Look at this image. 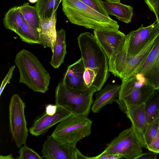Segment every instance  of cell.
Instances as JSON below:
<instances>
[{"mask_svg":"<svg viewBox=\"0 0 159 159\" xmlns=\"http://www.w3.org/2000/svg\"><path fill=\"white\" fill-rule=\"evenodd\" d=\"M147 148L150 151L159 153V130L155 136L148 145Z\"/></svg>","mask_w":159,"mask_h":159,"instance_id":"cell-29","label":"cell"},{"mask_svg":"<svg viewBox=\"0 0 159 159\" xmlns=\"http://www.w3.org/2000/svg\"><path fill=\"white\" fill-rule=\"evenodd\" d=\"M56 12H54L50 18L40 19V44L42 45L44 48H50L52 52L57 36Z\"/></svg>","mask_w":159,"mask_h":159,"instance_id":"cell-17","label":"cell"},{"mask_svg":"<svg viewBox=\"0 0 159 159\" xmlns=\"http://www.w3.org/2000/svg\"><path fill=\"white\" fill-rule=\"evenodd\" d=\"M15 62L19 71V83L35 92L45 93L48 90L50 75L32 53L22 50L16 54Z\"/></svg>","mask_w":159,"mask_h":159,"instance_id":"cell-3","label":"cell"},{"mask_svg":"<svg viewBox=\"0 0 159 159\" xmlns=\"http://www.w3.org/2000/svg\"><path fill=\"white\" fill-rule=\"evenodd\" d=\"M157 153L152 151L148 152L142 153L136 159H156Z\"/></svg>","mask_w":159,"mask_h":159,"instance_id":"cell-32","label":"cell"},{"mask_svg":"<svg viewBox=\"0 0 159 159\" xmlns=\"http://www.w3.org/2000/svg\"><path fill=\"white\" fill-rule=\"evenodd\" d=\"M77 40L84 68V84L88 88L98 92L109 77V59L91 33L80 34Z\"/></svg>","mask_w":159,"mask_h":159,"instance_id":"cell-1","label":"cell"},{"mask_svg":"<svg viewBox=\"0 0 159 159\" xmlns=\"http://www.w3.org/2000/svg\"><path fill=\"white\" fill-rule=\"evenodd\" d=\"M122 158V157L120 155L103 152L97 156L89 157V159H119Z\"/></svg>","mask_w":159,"mask_h":159,"instance_id":"cell-31","label":"cell"},{"mask_svg":"<svg viewBox=\"0 0 159 159\" xmlns=\"http://www.w3.org/2000/svg\"><path fill=\"white\" fill-rule=\"evenodd\" d=\"M94 35L108 59L119 52L124 46L126 36L123 33L116 31L94 30Z\"/></svg>","mask_w":159,"mask_h":159,"instance_id":"cell-13","label":"cell"},{"mask_svg":"<svg viewBox=\"0 0 159 159\" xmlns=\"http://www.w3.org/2000/svg\"><path fill=\"white\" fill-rule=\"evenodd\" d=\"M145 103L127 106L120 110L125 114L131 123V127L142 148H147L144 134L148 125L145 109Z\"/></svg>","mask_w":159,"mask_h":159,"instance_id":"cell-14","label":"cell"},{"mask_svg":"<svg viewBox=\"0 0 159 159\" xmlns=\"http://www.w3.org/2000/svg\"><path fill=\"white\" fill-rule=\"evenodd\" d=\"M0 159H13V155L12 154L6 156H0Z\"/></svg>","mask_w":159,"mask_h":159,"instance_id":"cell-36","label":"cell"},{"mask_svg":"<svg viewBox=\"0 0 159 159\" xmlns=\"http://www.w3.org/2000/svg\"><path fill=\"white\" fill-rule=\"evenodd\" d=\"M110 2H120V0H104Z\"/></svg>","mask_w":159,"mask_h":159,"instance_id":"cell-37","label":"cell"},{"mask_svg":"<svg viewBox=\"0 0 159 159\" xmlns=\"http://www.w3.org/2000/svg\"><path fill=\"white\" fill-rule=\"evenodd\" d=\"M122 82L119 98L115 101L120 110L127 106L145 103L155 90L140 75Z\"/></svg>","mask_w":159,"mask_h":159,"instance_id":"cell-6","label":"cell"},{"mask_svg":"<svg viewBox=\"0 0 159 159\" xmlns=\"http://www.w3.org/2000/svg\"><path fill=\"white\" fill-rule=\"evenodd\" d=\"M103 7L109 15L115 16L119 20L128 24L131 21L133 15V7L120 2L102 1Z\"/></svg>","mask_w":159,"mask_h":159,"instance_id":"cell-19","label":"cell"},{"mask_svg":"<svg viewBox=\"0 0 159 159\" xmlns=\"http://www.w3.org/2000/svg\"><path fill=\"white\" fill-rule=\"evenodd\" d=\"M154 13L156 17V21L159 24V5L156 9Z\"/></svg>","mask_w":159,"mask_h":159,"instance_id":"cell-35","label":"cell"},{"mask_svg":"<svg viewBox=\"0 0 159 159\" xmlns=\"http://www.w3.org/2000/svg\"><path fill=\"white\" fill-rule=\"evenodd\" d=\"M57 108V106L56 104H49L46 106L45 112L48 115H52L56 112Z\"/></svg>","mask_w":159,"mask_h":159,"instance_id":"cell-34","label":"cell"},{"mask_svg":"<svg viewBox=\"0 0 159 159\" xmlns=\"http://www.w3.org/2000/svg\"><path fill=\"white\" fill-rule=\"evenodd\" d=\"M25 107V104L19 95L14 94L9 106V131L18 148L25 143L28 135Z\"/></svg>","mask_w":159,"mask_h":159,"instance_id":"cell-8","label":"cell"},{"mask_svg":"<svg viewBox=\"0 0 159 159\" xmlns=\"http://www.w3.org/2000/svg\"><path fill=\"white\" fill-rule=\"evenodd\" d=\"M62 10L71 23L96 30H119L117 22L80 0H62Z\"/></svg>","mask_w":159,"mask_h":159,"instance_id":"cell-2","label":"cell"},{"mask_svg":"<svg viewBox=\"0 0 159 159\" xmlns=\"http://www.w3.org/2000/svg\"><path fill=\"white\" fill-rule=\"evenodd\" d=\"M95 92L90 89L71 88L67 86L62 79L59 81L55 90L56 104L66 108L72 115L88 117Z\"/></svg>","mask_w":159,"mask_h":159,"instance_id":"cell-4","label":"cell"},{"mask_svg":"<svg viewBox=\"0 0 159 159\" xmlns=\"http://www.w3.org/2000/svg\"><path fill=\"white\" fill-rule=\"evenodd\" d=\"M102 14L109 16L105 9L102 0H80Z\"/></svg>","mask_w":159,"mask_h":159,"instance_id":"cell-28","label":"cell"},{"mask_svg":"<svg viewBox=\"0 0 159 159\" xmlns=\"http://www.w3.org/2000/svg\"><path fill=\"white\" fill-rule=\"evenodd\" d=\"M158 35L152 40L137 55L129 57L127 54L128 45L126 42L122 49L109 60V71L122 81L132 76L143 63L155 45Z\"/></svg>","mask_w":159,"mask_h":159,"instance_id":"cell-5","label":"cell"},{"mask_svg":"<svg viewBox=\"0 0 159 159\" xmlns=\"http://www.w3.org/2000/svg\"><path fill=\"white\" fill-rule=\"evenodd\" d=\"M159 130V115L148 124L144 134V139L147 146Z\"/></svg>","mask_w":159,"mask_h":159,"instance_id":"cell-26","label":"cell"},{"mask_svg":"<svg viewBox=\"0 0 159 159\" xmlns=\"http://www.w3.org/2000/svg\"><path fill=\"white\" fill-rule=\"evenodd\" d=\"M19 156L16 158L17 159H43L37 152L28 147L25 143L20 147L18 152Z\"/></svg>","mask_w":159,"mask_h":159,"instance_id":"cell-27","label":"cell"},{"mask_svg":"<svg viewBox=\"0 0 159 159\" xmlns=\"http://www.w3.org/2000/svg\"><path fill=\"white\" fill-rule=\"evenodd\" d=\"M142 148L131 126L120 132L102 152L119 155L122 158L136 159L143 153Z\"/></svg>","mask_w":159,"mask_h":159,"instance_id":"cell-9","label":"cell"},{"mask_svg":"<svg viewBox=\"0 0 159 159\" xmlns=\"http://www.w3.org/2000/svg\"><path fill=\"white\" fill-rule=\"evenodd\" d=\"M84 68L80 58L67 67L62 79L65 84L73 89H89L84 83L83 78Z\"/></svg>","mask_w":159,"mask_h":159,"instance_id":"cell-18","label":"cell"},{"mask_svg":"<svg viewBox=\"0 0 159 159\" xmlns=\"http://www.w3.org/2000/svg\"><path fill=\"white\" fill-rule=\"evenodd\" d=\"M15 32L23 42L30 44H40L39 31L29 25L25 20Z\"/></svg>","mask_w":159,"mask_h":159,"instance_id":"cell-23","label":"cell"},{"mask_svg":"<svg viewBox=\"0 0 159 159\" xmlns=\"http://www.w3.org/2000/svg\"><path fill=\"white\" fill-rule=\"evenodd\" d=\"M92 122L88 117L72 115L58 123L51 135L62 142L76 145L90 134Z\"/></svg>","mask_w":159,"mask_h":159,"instance_id":"cell-7","label":"cell"},{"mask_svg":"<svg viewBox=\"0 0 159 159\" xmlns=\"http://www.w3.org/2000/svg\"><path fill=\"white\" fill-rule=\"evenodd\" d=\"M140 75L155 90H159V34L155 45L133 75Z\"/></svg>","mask_w":159,"mask_h":159,"instance_id":"cell-12","label":"cell"},{"mask_svg":"<svg viewBox=\"0 0 159 159\" xmlns=\"http://www.w3.org/2000/svg\"><path fill=\"white\" fill-rule=\"evenodd\" d=\"M120 85L107 84L95 94L91 109L94 113H98L104 106L115 102L119 96Z\"/></svg>","mask_w":159,"mask_h":159,"instance_id":"cell-16","label":"cell"},{"mask_svg":"<svg viewBox=\"0 0 159 159\" xmlns=\"http://www.w3.org/2000/svg\"><path fill=\"white\" fill-rule=\"evenodd\" d=\"M57 106V110L54 114L49 115L45 112L35 119L29 130L32 135L38 137L45 134L50 128L72 115L66 108Z\"/></svg>","mask_w":159,"mask_h":159,"instance_id":"cell-15","label":"cell"},{"mask_svg":"<svg viewBox=\"0 0 159 159\" xmlns=\"http://www.w3.org/2000/svg\"><path fill=\"white\" fill-rule=\"evenodd\" d=\"M28 1L31 3H34L36 2L38 0H28Z\"/></svg>","mask_w":159,"mask_h":159,"instance_id":"cell-38","label":"cell"},{"mask_svg":"<svg viewBox=\"0 0 159 159\" xmlns=\"http://www.w3.org/2000/svg\"><path fill=\"white\" fill-rule=\"evenodd\" d=\"M159 34V24L156 21L146 27L142 24L138 29L129 32L125 37L128 43V56L131 57L137 55Z\"/></svg>","mask_w":159,"mask_h":159,"instance_id":"cell-11","label":"cell"},{"mask_svg":"<svg viewBox=\"0 0 159 159\" xmlns=\"http://www.w3.org/2000/svg\"><path fill=\"white\" fill-rule=\"evenodd\" d=\"M43 158L46 159H89L82 154L76 145L62 142L51 135L48 136L41 150Z\"/></svg>","mask_w":159,"mask_h":159,"instance_id":"cell-10","label":"cell"},{"mask_svg":"<svg viewBox=\"0 0 159 159\" xmlns=\"http://www.w3.org/2000/svg\"><path fill=\"white\" fill-rule=\"evenodd\" d=\"M144 1L150 10L154 13L156 9L159 5V0H144Z\"/></svg>","mask_w":159,"mask_h":159,"instance_id":"cell-33","label":"cell"},{"mask_svg":"<svg viewBox=\"0 0 159 159\" xmlns=\"http://www.w3.org/2000/svg\"><path fill=\"white\" fill-rule=\"evenodd\" d=\"M62 0H38L35 7L40 19L50 18L57 8Z\"/></svg>","mask_w":159,"mask_h":159,"instance_id":"cell-22","label":"cell"},{"mask_svg":"<svg viewBox=\"0 0 159 159\" xmlns=\"http://www.w3.org/2000/svg\"><path fill=\"white\" fill-rule=\"evenodd\" d=\"M16 66L14 65L10 68L9 71L2 80L0 89V96H1L3 90L7 84L10 83L13 74V72L15 69Z\"/></svg>","mask_w":159,"mask_h":159,"instance_id":"cell-30","label":"cell"},{"mask_svg":"<svg viewBox=\"0 0 159 159\" xmlns=\"http://www.w3.org/2000/svg\"><path fill=\"white\" fill-rule=\"evenodd\" d=\"M156 90L145 103V112L148 124L159 115V90Z\"/></svg>","mask_w":159,"mask_h":159,"instance_id":"cell-25","label":"cell"},{"mask_svg":"<svg viewBox=\"0 0 159 159\" xmlns=\"http://www.w3.org/2000/svg\"><path fill=\"white\" fill-rule=\"evenodd\" d=\"M66 31L63 29L57 31V36L50 64L55 69H57L64 62L67 53Z\"/></svg>","mask_w":159,"mask_h":159,"instance_id":"cell-20","label":"cell"},{"mask_svg":"<svg viewBox=\"0 0 159 159\" xmlns=\"http://www.w3.org/2000/svg\"><path fill=\"white\" fill-rule=\"evenodd\" d=\"M5 28L15 32L24 21L19 6H15L10 8L5 13L3 19Z\"/></svg>","mask_w":159,"mask_h":159,"instance_id":"cell-21","label":"cell"},{"mask_svg":"<svg viewBox=\"0 0 159 159\" xmlns=\"http://www.w3.org/2000/svg\"><path fill=\"white\" fill-rule=\"evenodd\" d=\"M19 7L24 20L39 31L40 18L35 7L30 6L28 2L25 3Z\"/></svg>","mask_w":159,"mask_h":159,"instance_id":"cell-24","label":"cell"}]
</instances>
